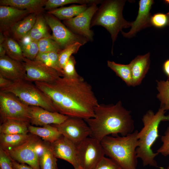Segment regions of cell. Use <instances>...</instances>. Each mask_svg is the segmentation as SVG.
I'll return each mask as SVG.
<instances>
[{
    "label": "cell",
    "mask_w": 169,
    "mask_h": 169,
    "mask_svg": "<svg viewBox=\"0 0 169 169\" xmlns=\"http://www.w3.org/2000/svg\"><path fill=\"white\" fill-rule=\"evenodd\" d=\"M34 82L58 112L84 120L95 116V108L99 104L92 86L81 76L73 79L60 77L51 83Z\"/></svg>",
    "instance_id": "cell-1"
},
{
    "label": "cell",
    "mask_w": 169,
    "mask_h": 169,
    "mask_svg": "<svg viewBox=\"0 0 169 169\" xmlns=\"http://www.w3.org/2000/svg\"><path fill=\"white\" fill-rule=\"evenodd\" d=\"M94 114V117L84 120L90 129V137L100 142L110 135L125 136L134 131L131 112L120 100L115 104H99L95 108Z\"/></svg>",
    "instance_id": "cell-2"
},
{
    "label": "cell",
    "mask_w": 169,
    "mask_h": 169,
    "mask_svg": "<svg viewBox=\"0 0 169 169\" xmlns=\"http://www.w3.org/2000/svg\"><path fill=\"white\" fill-rule=\"evenodd\" d=\"M166 111L160 107L155 113L149 110L143 115L142 120L143 127L137 134L138 145L136 150L137 158H140L144 166L160 167L155 160L159 154L153 152L151 148L159 136L158 128L161 121H169V115H165Z\"/></svg>",
    "instance_id": "cell-3"
},
{
    "label": "cell",
    "mask_w": 169,
    "mask_h": 169,
    "mask_svg": "<svg viewBox=\"0 0 169 169\" xmlns=\"http://www.w3.org/2000/svg\"><path fill=\"white\" fill-rule=\"evenodd\" d=\"M138 132L136 130L125 136H108L100 141L105 155L114 161L122 169H137Z\"/></svg>",
    "instance_id": "cell-4"
},
{
    "label": "cell",
    "mask_w": 169,
    "mask_h": 169,
    "mask_svg": "<svg viewBox=\"0 0 169 169\" xmlns=\"http://www.w3.org/2000/svg\"><path fill=\"white\" fill-rule=\"evenodd\" d=\"M126 0H107L101 4L92 19L90 28L100 25L105 28L110 33L112 40V52L114 43L118 35L123 28L131 27L132 22L125 20L122 12Z\"/></svg>",
    "instance_id": "cell-5"
},
{
    "label": "cell",
    "mask_w": 169,
    "mask_h": 169,
    "mask_svg": "<svg viewBox=\"0 0 169 169\" xmlns=\"http://www.w3.org/2000/svg\"><path fill=\"white\" fill-rule=\"evenodd\" d=\"M1 91L10 93L29 106L41 107L51 112H57L50 99L35 84L26 80L13 82Z\"/></svg>",
    "instance_id": "cell-6"
},
{
    "label": "cell",
    "mask_w": 169,
    "mask_h": 169,
    "mask_svg": "<svg viewBox=\"0 0 169 169\" xmlns=\"http://www.w3.org/2000/svg\"><path fill=\"white\" fill-rule=\"evenodd\" d=\"M0 115L2 122L13 119L30 123L29 106L10 93L0 91Z\"/></svg>",
    "instance_id": "cell-7"
},
{
    "label": "cell",
    "mask_w": 169,
    "mask_h": 169,
    "mask_svg": "<svg viewBox=\"0 0 169 169\" xmlns=\"http://www.w3.org/2000/svg\"><path fill=\"white\" fill-rule=\"evenodd\" d=\"M42 142L40 137L30 133L29 138L24 143L5 151L16 161L27 164L33 169H41L39 155Z\"/></svg>",
    "instance_id": "cell-8"
},
{
    "label": "cell",
    "mask_w": 169,
    "mask_h": 169,
    "mask_svg": "<svg viewBox=\"0 0 169 169\" xmlns=\"http://www.w3.org/2000/svg\"><path fill=\"white\" fill-rule=\"evenodd\" d=\"M77 158L82 169H93L105 155L100 142L88 137L77 145Z\"/></svg>",
    "instance_id": "cell-9"
},
{
    "label": "cell",
    "mask_w": 169,
    "mask_h": 169,
    "mask_svg": "<svg viewBox=\"0 0 169 169\" xmlns=\"http://www.w3.org/2000/svg\"><path fill=\"white\" fill-rule=\"evenodd\" d=\"M44 17L47 24L52 31V38L62 49L76 42L83 45L88 41L85 38L74 33L67 28L53 15L48 13Z\"/></svg>",
    "instance_id": "cell-10"
},
{
    "label": "cell",
    "mask_w": 169,
    "mask_h": 169,
    "mask_svg": "<svg viewBox=\"0 0 169 169\" xmlns=\"http://www.w3.org/2000/svg\"><path fill=\"white\" fill-rule=\"evenodd\" d=\"M56 127L61 135L77 145L90 136V127L83 119L69 117L62 123L52 125Z\"/></svg>",
    "instance_id": "cell-11"
},
{
    "label": "cell",
    "mask_w": 169,
    "mask_h": 169,
    "mask_svg": "<svg viewBox=\"0 0 169 169\" xmlns=\"http://www.w3.org/2000/svg\"><path fill=\"white\" fill-rule=\"evenodd\" d=\"M24 63L26 71L25 80L51 83L62 77L57 71L40 61L25 58Z\"/></svg>",
    "instance_id": "cell-12"
},
{
    "label": "cell",
    "mask_w": 169,
    "mask_h": 169,
    "mask_svg": "<svg viewBox=\"0 0 169 169\" xmlns=\"http://www.w3.org/2000/svg\"><path fill=\"white\" fill-rule=\"evenodd\" d=\"M97 4L94 3L91 4L78 16L64 21V24L74 33L85 38L88 41H92L94 33L90 29V24L98 8Z\"/></svg>",
    "instance_id": "cell-13"
},
{
    "label": "cell",
    "mask_w": 169,
    "mask_h": 169,
    "mask_svg": "<svg viewBox=\"0 0 169 169\" xmlns=\"http://www.w3.org/2000/svg\"><path fill=\"white\" fill-rule=\"evenodd\" d=\"M53 152L57 158L65 160L70 163L74 169H82L77 158V145L68 138L62 136L51 144Z\"/></svg>",
    "instance_id": "cell-14"
},
{
    "label": "cell",
    "mask_w": 169,
    "mask_h": 169,
    "mask_svg": "<svg viewBox=\"0 0 169 169\" xmlns=\"http://www.w3.org/2000/svg\"><path fill=\"white\" fill-rule=\"evenodd\" d=\"M154 1L152 0H140L139 2V8L137 17L132 22L130 30L127 33L122 31L125 37L130 38L135 36L141 30L151 26V15L150 10Z\"/></svg>",
    "instance_id": "cell-15"
},
{
    "label": "cell",
    "mask_w": 169,
    "mask_h": 169,
    "mask_svg": "<svg viewBox=\"0 0 169 169\" xmlns=\"http://www.w3.org/2000/svg\"><path fill=\"white\" fill-rule=\"evenodd\" d=\"M30 123L32 125L43 126L60 124L69 117L58 112H51L38 106H29Z\"/></svg>",
    "instance_id": "cell-16"
},
{
    "label": "cell",
    "mask_w": 169,
    "mask_h": 169,
    "mask_svg": "<svg viewBox=\"0 0 169 169\" xmlns=\"http://www.w3.org/2000/svg\"><path fill=\"white\" fill-rule=\"evenodd\" d=\"M0 74L13 82L25 80L24 62L14 60L7 55L0 57Z\"/></svg>",
    "instance_id": "cell-17"
},
{
    "label": "cell",
    "mask_w": 169,
    "mask_h": 169,
    "mask_svg": "<svg viewBox=\"0 0 169 169\" xmlns=\"http://www.w3.org/2000/svg\"><path fill=\"white\" fill-rule=\"evenodd\" d=\"M33 13L28 10H21L7 6H0V32L11 28L17 22Z\"/></svg>",
    "instance_id": "cell-18"
},
{
    "label": "cell",
    "mask_w": 169,
    "mask_h": 169,
    "mask_svg": "<svg viewBox=\"0 0 169 169\" xmlns=\"http://www.w3.org/2000/svg\"><path fill=\"white\" fill-rule=\"evenodd\" d=\"M149 52L137 56L130 63L132 80V86L139 85L148 72L150 64Z\"/></svg>",
    "instance_id": "cell-19"
},
{
    "label": "cell",
    "mask_w": 169,
    "mask_h": 169,
    "mask_svg": "<svg viewBox=\"0 0 169 169\" xmlns=\"http://www.w3.org/2000/svg\"><path fill=\"white\" fill-rule=\"evenodd\" d=\"M46 0H0L1 5L13 7L21 10H28L38 14L44 10Z\"/></svg>",
    "instance_id": "cell-20"
},
{
    "label": "cell",
    "mask_w": 169,
    "mask_h": 169,
    "mask_svg": "<svg viewBox=\"0 0 169 169\" xmlns=\"http://www.w3.org/2000/svg\"><path fill=\"white\" fill-rule=\"evenodd\" d=\"M30 134L35 135L43 141L52 143L59 138L62 135L57 128L52 125L39 127L30 125L28 128Z\"/></svg>",
    "instance_id": "cell-21"
},
{
    "label": "cell",
    "mask_w": 169,
    "mask_h": 169,
    "mask_svg": "<svg viewBox=\"0 0 169 169\" xmlns=\"http://www.w3.org/2000/svg\"><path fill=\"white\" fill-rule=\"evenodd\" d=\"M38 14L32 13L16 23L10 29L14 37L19 40L28 35L33 26Z\"/></svg>",
    "instance_id": "cell-22"
},
{
    "label": "cell",
    "mask_w": 169,
    "mask_h": 169,
    "mask_svg": "<svg viewBox=\"0 0 169 169\" xmlns=\"http://www.w3.org/2000/svg\"><path fill=\"white\" fill-rule=\"evenodd\" d=\"M30 123L13 119H7L2 122L0 134L5 135L20 134L26 135L29 132Z\"/></svg>",
    "instance_id": "cell-23"
},
{
    "label": "cell",
    "mask_w": 169,
    "mask_h": 169,
    "mask_svg": "<svg viewBox=\"0 0 169 169\" xmlns=\"http://www.w3.org/2000/svg\"><path fill=\"white\" fill-rule=\"evenodd\" d=\"M87 8L86 4L73 5L51 10L49 11L48 13L53 15L59 20L64 21L78 16Z\"/></svg>",
    "instance_id": "cell-24"
},
{
    "label": "cell",
    "mask_w": 169,
    "mask_h": 169,
    "mask_svg": "<svg viewBox=\"0 0 169 169\" xmlns=\"http://www.w3.org/2000/svg\"><path fill=\"white\" fill-rule=\"evenodd\" d=\"M39 161L41 169H57V158L53 152L51 143L43 141Z\"/></svg>",
    "instance_id": "cell-25"
},
{
    "label": "cell",
    "mask_w": 169,
    "mask_h": 169,
    "mask_svg": "<svg viewBox=\"0 0 169 169\" xmlns=\"http://www.w3.org/2000/svg\"><path fill=\"white\" fill-rule=\"evenodd\" d=\"M30 134L26 135L0 134V148L8 151L17 147L27 141Z\"/></svg>",
    "instance_id": "cell-26"
},
{
    "label": "cell",
    "mask_w": 169,
    "mask_h": 169,
    "mask_svg": "<svg viewBox=\"0 0 169 169\" xmlns=\"http://www.w3.org/2000/svg\"><path fill=\"white\" fill-rule=\"evenodd\" d=\"M47 24L44 17L38 14L35 22L28 35L33 40L37 42L44 38H52L48 32Z\"/></svg>",
    "instance_id": "cell-27"
},
{
    "label": "cell",
    "mask_w": 169,
    "mask_h": 169,
    "mask_svg": "<svg viewBox=\"0 0 169 169\" xmlns=\"http://www.w3.org/2000/svg\"><path fill=\"white\" fill-rule=\"evenodd\" d=\"M24 57L27 59L34 60L39 52L38 42L33 40L28 35L19 40Z\"/></svg>",
    "instance_id": "cell-28"
},
{
    "label": "cell",
    "mask_w": 169,
    "mask_h": 169,
    "mask_svg": "<svg viewBox=\"0 0 169 169\" xmlns=\"http://www.w3.org/2000/svg\"><path fill=\"white\" fill-rule=\"evenodd\" d=\"M107 65L128 86H132L131 69L129 64H118L113 61H108Z\"/></svg>",
    "instance_id": "cell-29"
},
{
    "label": "cell",
    "mask_w": 169,
    "mask_h": 169,
    "mask_svg": "<svg viewBox=\"0 0 169 169\" xmlns=\"http://www.w3.org/2000/svg\"><path fill=\"white\" fill-rule=\"evenodd\" d=\"M2 44L7 55L14 60L24 62L25 58L19 44L16 41L11 38L6 37Z\"/></svg>",
    "instance_id": "cell-30"
},
{
    "label": "cell",
    "mask_w": 169,
    "mask_h": 169,
    "mask_svg": "<svg viewBox=\"0 0 169 169\" xmlns=\"http://www.w3.org/2000/svg\"><path fill=\"white\" fill-rule=\"evenodd\" d=\"M158 93L157 98L160 102V107L169 112V79L167 80H156Z\"/></svg>",
    "instance_id": "cell-31"
},
{
    "label": "cell",
    "mask_w": 169,
    "mask_h": 169,
    "mask_svg": "<svg viewBox=\"0 0 169 169\" xmlns=\"http://www.w3.org/2000/svg\"><path fill=\"white\" fill-rule=\"evenodd\" d=\"M102 1L99 0H48L45 3L44 9L50 10L69 4H91L94 3H101Z\"/></svg>",
    "instance_id": "cell-32"
},
{
    "label": "cell",
    "mask_w": 169,
    "mask_h": 169,
    "mask_svg": "<svg viewBox=\"0 0 169 169\" xmlns=\"http://www.w3.org/2000/svg\"><path fill=\"white\" fill-rule=\"evenodd\" d=\"M82 45L81 43L76 42L70 45L60 51L59 53V60L60 66L62 69L72 55L77 53Z\"/></svg>",
    "instance_id": "cell-33"
},
{
    "label": "cell",
    "mask_w": 169,
    "mask_h": 169,
    "mask_svg": "<svg viewBox=\"0 0 169 169\" xmlns=\"http://www.w3.org/2000/svg\"><path fill=\"white\" fill-rule=\"evenodd\" d=\"M39 52L48 53L56 52L59 53L62 50L57 43L52 38H45L38 42Z\"/></svg>",
    "instance_id": "cell-34"
},
{
    "label": "cell",
    "mask_w": 169,
    "mask_h": 169,
    "mask_svg": "<svg viewBox=\"0 0 169 169\" xmlns=\"http://www.w3.org/2000/svg\"><path fill=\"white\" fill-rule=\"evenodd\" d=\"M76 61L72 56L62 69V77L68 79H75L81 77L77 73L75 68Z\"/></svg>",
    "instance_id": "cell-35"
},
{
    "label": "cell",
    "mask_w": 169,
    "mask_h": 169,
    "mask_svg": "<svg viewBox=\"0 0 169 169\" xmlns=\"http://www.w3.org/2000/svg\"><path fill=\"white\" fill-rule=\"evenodd\" d=\"M151 26L161 28L167 26L168 19L166 14L157 13L151 16Z\"/></svg>",
    "instance_id": "cell-36"
},
{
    "label": "cell",
    "mask_w": 169,
    "mask_h": 169,
    "mask_svg": "<svg viewBox=\"0 0 169 169\" xmlns=\"http://www.w3.org/2000/svg\"><path fill=\"white\" fill-rule=\"evenodd\" d=\"M93 169H122L113 160L104 156L101 158Z\"/></svg>",
    "instance_id": "cell-37"
},
{
    "label": "cell",
    "mask_w": 169,
    "mask_h": 169,
    "mask_svg": "<svg viewBox=\"0 0 169 169\" xmlns=\"http://www.w3.org/2000/svg\"><path fill=\"white\" fill-rule=\"evenodd\" d=\"M162 144L156 151V152L164 156L169 155V126L167 127L164 135L161 137Z\"/></svg>",
    "instance_id": "cell-38"
},
{
    "label": "cell",
    "mask_w": 169,
    "mask_h": 169,
    "mask_svg": "<svg viewBox=\"0 0 169 169\" xmlns=\"http://www.w3.org/2000/svg\"><path fill=\"white\" fill-rule=\"evenodd\" d=\"M12 161L6 151L0 148V169H14Z\"/></svg>",
    "instance_id": "cell-39"
},
{
    "label": "cell",
    "mask_w": 169,
    "mask_h": 169,
    "mask_svg": "<svg viewBox=\"0 0 169 169\" xmlns=\"http://www.w3.org/2000/svg\"><path fill=\"white\" fill-rule=\"evenodd\" d=\"M35 60L40 61L51 67V63L47 53H38Z\"/></svg>",
    "instance_id": "cell-40"
},
{
    "label": "cell",
    "mask_w": 169,
    "mask_h": 169,
    "mask_svg": "<svg viewBox=\"0 0 169 169\" xmlns=\"http://www.w3.org/2000/svg\"><path fill=\"white\" fill-rule=\"evenodd\" d=\"M13 165L14 169H33L28 165L24 163H21L16 161L12 159Z\"/></svg>",
    "instance_id": "cell-41"
},
{
    "label": "cell",
    "mask_w": 169,
    "mask_h": 169,
    "mask_svg": "<svg viewBox=\"0 0 169 169\" xmlns=\"http://www.w3.org/2000/svg\"><path fill=\"white\" fill-rule=\"evenodd\" d=\"M12 82L11 81L0 74V89L7 87Z\"/></svg>",
    "instance_id": "cell-42"
},
{
    "label": "cell",
    "mask_w": 169,
    "mask_h": 169,
    "mask_svg": "<svg viewBox=\"0 0 169 169\" xmlns=\"http://www.w3.org/2000/svg\"><path fill=\"white\" fill-rule=\"evenodd\" d=\"M162 68L164 74L169 78V59L166 60L164 63Z\"/></svg>",
    "instance_id": "cell-43"
},
{
    "label": "cell",
    "mask_w": 169,
    "mask_h": 169,
    "mask_svg": "<svg viewBox=\"0 0 169 169\" xmlns=\"http://www.w3.org/2000/svg\"><path fill=\"white\" fill-rule=\"evenodd\" d=\"M6 54V52L3 44H0V57L4 56Z\"/></svg>",
    "instance_id": "cell-44"
},
{
    "label": "cell",
    "mask_w": 169,
    "mask_h": 169,
    "mask_svg": "<svg viewBox=\"0 0 169 169\" xmlns=\"http://www.w3.org/2000/svg\"><path fill=\"white\" fill-rule=\"evenodd\" d=\"M6 37L4 36V35L2 34L1 32H0V44H3L4 42Z\"/></svg>",
    "instance_id": "cell-45"
},
{
    "label": "cell",
    "mask_w": 169,
    "mask_h": 169,
    "mask_svg": "<svg viewBox=\"0 0 169 169\" xmlns=\"http://www.w3.org/2000/svg\"><path fill=\"white\" fill-rule=\"evenodd\" d=\"M166 14V15L167 16L168 19V23L167 26H169V11Z\"/></svg>",
    "instance_id": "cell-46"
},
{
    "label": "cell",
    "mask_w": 169,
    "mask_h": 169,
    "mask_svg": "<svg viewBox=\"0 0 169 169\" xmlns=\"http://www.w3.org/2000/svg\"><path fill=\"white\" fill-rule=\"evenodd\" d=\"M164 2L166 3L169 4V0H166L164 1Z\"/></svg>",
    "instance_id": "cell-47"
},
{
    "label": "cell",
    "mask_w": 169,
    "mask_h": 169,
    "mask_svg": "<svg viewBox=\"0 0 169 169\" xmlns=\"http://www.w3.org/2000/svg\"><path fill=\"white\" fill-rule=\"evenodd\" d=\"M161 169H169V166L166 168H162Z\"/></svg>",
    "instance_id": "cell-48"
}]
</instances>
